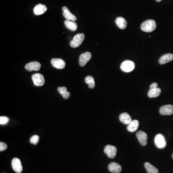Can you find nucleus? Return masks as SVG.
I'll use <instances>...</instances> for the list:
<instances>
[{
  "label": "nucleus",
  "mask_w": 173,
  "mask_h": 173,
  "mask_svg": "<svg viewBox=\"0 0 173 173\" xmlns=\"http://www.w3.org/2000/svg\"><path fill=\"white\" fill-rule=\"evenodd\" d=\"M141 29L146 32H151L156 28V24L154 20L149 19L141 25Z\"/></svg>",
  "instance_id": "f257e3e1"
},
{
  "label": "nucleus",
  "mask_w": 173,
  "mask_h": 173,
  "mask_svg": "<svg viewBox=\"0 0 173 173\" xmlns=\"http://www.w3.org/2000/svg\"><path fill=\"white\" fill-rule=\"evenodd\" d=\"M85 34L83 33H79L76 35L73 39L70 42V45L72 48H77L82 44L83 40H84Z\"/></svg>",
  "instance_id": "f03ea898"
},
{
  "label": "nucleus",
  "mask_w": 173,
  "mask_h": 173,
  "mask_svg": "<svg viewBox=\"0 0 173 173\" xmlns=\"http://www.w3.org/2000/svg\"><path fill=\"white\" fill-rule=\"evenodd\" d=\"M154 143L156 146L159 149H164L166 147V142L165 137L161 134L156 135L154 138Z\"/></svg>",
  "instance_id": "7ed1b4c3"
},
{
  "label": "nucleus",
  "mask_w": 173,
  "mask_h": 173,
  "mask_svg": "<svg viewBox=\"0 0 173 173\" xmlns=\"http://www.w3.org/2000/svg\"><path fill=\"white\" fill-rule=\"evenodd\" d=\"M135 67L134 63L129 60H127L123 62L120 66V68L122 71L126 73L131 72L134 70Z\"/></svg>",
  "instance_id": "20e7f679"
},
{
  "label": "nucleus",
  "mask_w": 173,
  "mask_h": 173,
  "mask_svg": "<svg viewBox=\"0 0 173 173\" xmlns=\"http://www.w3.org/2000/svg\"><path fill=\"white\" fill-rule=\"evenodd\" d=\"M104 152L110 158H114L117 154V148L114 146L108 145L104 149Z\"/></svg>",
  "instance_id": "39448f33"
},
{
  "label": "nucleus",
  "mask_w": 173,
  "mask_h": 173,
  "mask_svg": "<svg viewBox=\"0 0 173 173\" xmlns=\"http://www.w3.org/2000/svg\"><path fill=\"white\" fill-rule=\"evenodd\" d=\"M32 79L34 84L36 86H42L45 83L44 76L42 74L37 73L32 75Z\"/></svg>",
  "instance_id": "423d86ee"
},
{
  "label": "nucleus",
  "mask_w": 173,
  "mask_h": 173,
  "mask_svg": "<svg viewBox=\"0 0 173 173\" xmlns=\"http://www.w3.org/2000/svg\"><path fill=\"white\" fill-rule=\"evenodd\" d=\"M91 53L90 52H85L82 53L80 56L79 63L81 66H84L91 59Z\"/></svg>",
  "instance_id": "0eeeda50"
},
{
  "label": "nucleus",
  "mask_w": 173,
  "mask_h": 173,
  "mask_svg": "<svg viewBox=\"0 0 173 173\" xmlns=\"http://www.w3.org/2000/svg\"><path fill=\"white\" fill-rule=\"evenodd\" d=\"M136 137L138 141L141 145L143 146L146 145L147 144L148 136L145 132H144L142 131H138L137 133Z\"/></svg>",
  "instance_id": "6e6552de"
},
{
  "label": "nucleus",
  "mask_w": 173,
  "mask_h": 173,
  "mask_svg": "<svg viewBox=\"0 0 173 173\" xmlns=\"http://www.w3.org/2000/svg\"><path fill=\"white\" fill-rule=\"evenodd\" d=\"M12 166L14 171L17 173H21L23 170L22 164L19 158H14L12 161Z\"/></svg>",
  "instance_id": "1a4fd4ad"
},
{
  "label": "nucleus",
  "mask_w": 173,
  "mask_h": 173,
  "mask_svg": "<svg viewBox=\"0 0 173 173\" xmlns=\"http://www.w3.org/2000/svg\"><path fill=\"white\" fill-rule=\"evenodd\" d=\"M51 63L53 67L58 69L65 68L66 63L63 59L60 58H53L51 60Z\"/></svg>",
  "instance_id": "9d476101"
},
{
  "label": "nucleus",
  "mask_w": 173,
  "mask_h": 173,
  "mask_svg": "<svg viewBox=\"0 0 173 173\" xmlns=\"http://www.w3.org/2000/svg\"><path fill=\"white\" fill-rule=\"evenodd\" d=\"M41 64L38 62L34 61L27 63L25 66V69L29 71H38L40 70Z\"/></svg>",
  "instance_id": "9b49d317"
},
{
  "label": "nucleus",
  "mask_w": 173,
  "mask_h": 173,
  "mask_svg": "<svg viewBox=\"0 0 173 173\" xmlns=\"http://www.w3.org/2000/svg\"><path fill=\"white\" fill-rule=\"evenodd\" d=\"M160 114L161 115H171L173 114V106L171 104L164 105L160 109Z\"/></svg>",
  "instance_id": "f8f14e48"
},
{
  "label": "nucleus",
  "mask_w": 173,
  "mask_h": 173,
  "mask_svg": "<svg viewBox=\"0 0 173 173\" xmlns=\"http://www.w3.org/2000/svg\"><path fill=\"white\" fill-rule=\"evenodd\" d=\"M63 11V15L67 20H70L72 21H76V17L75 15L71 13L70 11L68 9L67 7L66 6H63L62 8Z\"/></svg>",
  "instance_id": "ddd939ff"
},
{
  "label": "nucleus",
  "mask_w": 173,
  "mask_h": 173,
  "mask_svg": "<svg viewBox=\"0 0 173 173\" xmlns=\"http://www.w3.org/2000/svg\"><path fill=\"white\" fill-rule=\"evenodd\" d=\"M108 170L111 173H119L122 171V167L119 164L113 162L109 165Z\"/></svg>",
  "instance_id": "4468645a"
},
{
  "label": "nucleus",
  "mask_w": 173,
  "mask_h": 173,
  "mask_svg": "<svg viewBox=\"0 0 173 173\" xmlns=\"http://www.w3.org/2000/svg\"><path fill=\"white\" fill-rule=\"evenodd\" d=\"M47 10V8L46 6L42 4H39L34 8V13L35 15H41L45 13Z\"/></svg>",
  "instance_id": "2eb2a0df"
},
{
  "label": "nucleus",
  "mask_w": 173,
  "mask_h": 173,
  "mask_svg": "<svg viewBox=\"0 0 173 173\" xmlns=\"http://www.w3.org/2000/svg\"><path fill=\"white\" fill-rule=\"evenodd\" d=\"M140 123L137 120H134L131 122L127 127V130L130 132H134L138 128Z\"/></svg>",
  "instance_id": "dca6fc26"
},
{
  "label": "nucleus",
  "mask_w": 173,
  "mask_h": 173,
  "mask_svg": "<svg viewBox=\"0 0 173 173\" xmlns=\"http://www.w3.org/2000/svg\"><path fill=\"white\" fill-rule=\"evenodd\" d=\"M173 60V54L172 53H167L164 54L159 60V62L161 65H164L167 63L172 61Z\"/></svg>",
  "instance_id": "f3484780"
},
{
  "label": "nucleus",
  "mask_w": 173,
  "mask_h": 173,
  "mask_svg": "<svg viewBox=\"0 0 173 173\" xmlns=\"http://www.w3.org/2000/svg\"><path fill=\"white\" fill-rule=\"evenodd\" d=\"M119 120L121 122L126 125H128L132 121L130 115L127 113L121 114L119 115Z\"/></svg>",
  "instance_id": "a211bd4d"
},
{
  "label": "nucleus",
  "mask_w": 173,
  "mask_h": 173,
  "mask_svg": "<svg viewBox=\"0 0 173 173\" xmlns=\"http://www.w3.org/2000/svg\"><path fill=\"white\" fill-rule=\"evenodd\" d=\"M115 23L118 28L124 29L127 28V21L122 17H118L115 20Z\"/></svg>",
  "instance_id": "6ab92c4d"
},
{
  "label": "nucleus",
  "mask_w": 173,
  "mask_h": 173,
  "mask_svg": "<svg viewBox=\"0 0 173 173\" xmlns=\"http://www.w3.org/2000/svg\"><path fill=\"white\" fill-rule=\"evenodd\" d=\"M57 91L62 95V96L65 99H68L69 97H70V93L69 91H67V88L65 86L63 87L59 86L57 88Z\"/></svg>",
  "instance_id": "aec40b11"
},
{
  "label": "nucleus",
  "mask_w": 173,
  "mask_h": 173,
  "mask_svg": "<svg viewBox=\"0 0 173 173\" xmlns=\"http://www.w3.org/2000/svg\"><path fill=\"white\" fill-rule=\"evenodd\" d=\"M144 167L146 170L147 172L148 173H158V169L156 167L152 165L150 163L146 162L144 164Z\"/></svg>",
  "instance_id": "412c9836"
},
{
  "label": "nucleus",
  "mask_w": 173,
  "mask_h": 173,
  "mask_svg": "<svg viewBox=\"0 0 173 173\" xmlns=\"http://www.w3.org/2000/svg\"><path fill=\"white\" fill-rule=\"evenodd\" d=\"M161 93V90L160 88L150 89L148 93V95L150 98H156L158 97Z\"/></svg>",
  "instance_id": "4be33fe9"
},
{
  "label": "nucleus",
  "mask_w": 173,
  "mask_h": 173,
  "mask_svg": "<svg viewBox=\"0 0 173 173\" xmlns=\"http://www.w3.org/2000/svg\"><path fill=\"white\" fill-rule=\"evenodd\" d=\"M65 25L67 29L72 31H76L77 29V25L74 21L70 20H66L65 21Z\"/></svg>",
  "instance_id": "5701e85b"
},
{
  "label": "nucleus",
  "mask_w": 173,
  "mask_h": 173,
  "mask_svg": "<svg viewBox=\"0 0 173 173\" xmlns=\"http://www.w3.org/2000/svg\"><path fill=\"white\" fill-rule=\"evenodd\" d=\"M85 82L88 84V86L90 89H93L95 86L94 79L93 77L91 76H88L85 79Z\"/></svg>",
  "instance_id": "b1692460"
},
{
  "label": "nucleus",
  "mask_w": 173,
  "mask_h": 173,
  "mask_svg": "<svg viewBox=\"0 0 173 173\" xmlns=\"http://www.w3.org/2000/svg\"><path fill=\"white\" fill-rule=\"evenodd\" d=\"M39 140V136L37 135H34L30 138V142L34 145H37L38 143Z\"/></svg>",
  "instance_id": "393cba45"
},
{
  "label": "nucleus",
  "mask_w": 173,
  "mask_h": 173,
  "mask_svg": "<svg viewBox=\"0 0 173 173\" xmlns=\"http://www.w3.org/2000/svg\"><path fill=\"white\" fill-rule=\"evenodd\" d=\"M9 121V118L6 117H0V124L4 125L7 124Z\"/></svg>",
  "instance_id": "a878e982"
},
{
  "label": "nucleus",
  "mask_w": 173,
  "mask_h": 173,
  "mask_svg": "<svg viewBox=\"0 0 173 173\" xmlns=\"http://www.w3.org/2000/svg\"><path fill=\"white\" fill-rule=\"evenodd\" d=\"M7 148V145L3 142H0V151H4Z\"/></svg>",
  "instance_id": "bb28decb"
},
{
  "label": "nucleus",
  "mask_w": 173,
  "mask_h": 173,
  "mask_svg": "<svg viewBox=\"0 0 173 173\" xmlns=\"http://www.w3.org/2000/svg\"><path fill=\"white\" fill-rule=\"evenodd\" d=\"M158 86V84L157 83H153L150 85V89H155Z\"/></svg>",
  "instance_id": "cd10ccee"
},
{
  "label": "nucleus",
  "mask_w": 173,
  "mask_h": 173,
  "mask_svg": "<svg viewBox=\"0 0 173 173\" xmlns=\"http://www.w3.org/2000/svg\"><path fill=\"white\" fill-rule=\"evenodd\" d=\"M155 1L157 2H160L162 0H155Z\"/></svg>",
  "instance_id": "c85d7f7f"
},
{
  "label": "nucleus",
  "mask_w": 173,
  "mask_h": 173,
  "mask_svg": "<svg viewBox=\"0 0 173 173\" xmlns=\"http://www.w3.org/2000/svg\"><path fill=\"white\" fill-rule=\"evenodd\" d=\"M172 157H173V155H172Z\"/></svg>",
  "instance_id": "c756f323"
},
{
  "label": "nucleus",
  "mask_w": 173,
  "mask_h": 173,
  "mask_svg": "<svg viewBox=\"0 0 173 173\" xmlns=\"http://www.w3.org/2000/svg\"></svg>",
  "instance_id": "7c9ffc66"
}]
</instances>
